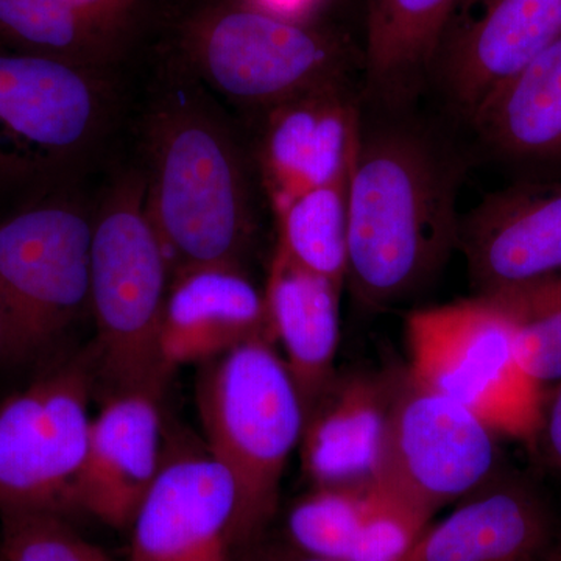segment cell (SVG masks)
<instances>
[{
    "label": "cell",
    "instance_id": "obj_12",
    "mask_svg": "<svg viewBox=\"0 0 561 561\" xmlns=\"http://www.w3.org/2000/svg\"><path fill=\"white\" fill-rule=\"evenodd\" d=\"M459 249L476 297L561 271V180L523 181L489 195L463 224Z\"/></svg>",
    "mask_w": 561,
    "mask_h": 561
},
{
    "label": "cell",
    "instance_id": "obj_19",
    "mask_svg": "<svg viewBox=\"0 0 561 561\" xmlns=\"http://www.w3.org/2000/svg\"><path fill=\"white\" fill-rule=\"evenodd\" d=\"M424 530L376 489H313L290 508L286 541L335 561H398Z\"/></svg>",
    "mask_w": 561,
    "mask_h": 561
},
{
    "label": "cell",
    "instance_id": "obj_9",
    "mask_svg": "<svg viewBox=\"0 0 561 561\" xmlns=\"http://www.w3.org/2000/svg\"><path fill=\"white\" fill-rule=\"evenodd\" d=\"M497 434L467 408L401 370L376 489L420 526L501 472Z\"/></svg>",
    "mask_w": 561,
    "mask_h": 561
},
{
    "label": "cell",
    "instance_id": "obj_26",
    "mask_svg": "<svg viewBox=\"0 0 561 561\" xmlns=\"http://www.w3.org/2000/svg\"><path fill=\"white\" fill-rule=\"evenodd\" d=\"M0 561H116L51 512L0 515Z\"/></svg>",
    "mask_w": 561,
    "mask_h": 561
},
{
    "label": "cell",
    "instance_id": "obj_16",
    "mask_svg": "<svg viewBox=\"0 0 561 561\" xmlns=\"http://www.w3.org/2000/svg\"><path fill=\"white\" fill-rule=\"evenodd\" d=\"M400 373H337L305 413L302 470L316 489L376 485Z\"/></svg>",
    "mask_w": 561,
    "mask_h": 561
},
{
    "label": "cell",
    "instance_id": "obj_2",
    "mask_svg": "<svg viewBox=\"0 0 561 561\" xmlns=\"http://www.w3.org/2000/svg\"><path fill=\"white\" fill-rule=\"evenodd\" d=\"M160 87L146 119L144 179L172 278L192 268L242 267L256 224L241 150L190 70Z\"/></svg>",
    "mask_w": 561,
    "mask_h": 561
},
{
    "label": "cell",
    "instance_id": "obj_31",
    "mask_svg": "<svg viewBox=\"0 0 561 561\" xmlns=\"http://www.w3.org/2000/svg\"><path fill=\"white\" fill-rule=\"evenodd\" d=\"M546 561H561V537L557 538L556 545L552 546Z\"/></svg>",
    "mask_w": 561,
    "mask_h": 561
},
{
    "label": "cell",
    "instance_id": "obj_1",
    "mask_svg": "<svg viewBox=\"0 0 561 561\" xmlns=\"http://www.w3.org/2000/svg\"><path fill=\"white\" fill-rule=\"evenodd\" d=\"M456 162L412 128L360 135L348 191L354 298L389 308L423 290L459 249Z\"/></svg>",
    "mask_w": 561,
    "mask_h": 561
},
{
    "label": "cell",
    "instance_id": "obj_5",
    "mask_svg": "<svg viewBox=\"0 0 561 561\" xmlns=\"http://www.w3.org/2000/svg\"><path fill=\"white\" fill-rule=\"evenodd\" d=\"M186 69L230 101L268 110L302 92L348 83L353 50L337 33L236 2L184 24Z\"/></svg>",
    "mask_w": 561,
    "mask_h": 561
},
{
    "label": "cell",
    "instance_id": "obj_8",
    "mask_svg": "<svg viewBox=\"0 0 561 561\" xmlns=\"http://www.w3.org/2000/svg\"><path fill=\"white\" fill-rule=\"evenodd\" d=\"M409 373L451 398L497 435L531 442L545 389L519 367L515 332L485 297L420 309L408 317Z\"/></svg>",
    "mask_w": 561,
    "mask_h": 561
},
{
    "label": "cell",
    "instance_id": "obj_3",
    "mask_svg": "<svg viewBox=\"0 0 561 561\" xmlns=\"http://www.w3.org/2000/svg\"><path fill=\"white\" fill-rule=\"evenodd\" d=\"M197 401L206 448L238 486L242 553L264 537L278 507L280 479L305 426L300 393L273 342L256 337L209 360Z\"/></svg>",
    "mask_w": 561,
    "mask_h": 561
},
{
    "label": "cell",
    "instance_id": "obj_28",
    "mask_svg": "<svg viewBox=\"0 0 561 561\" xmlns=\"http://www.w3.org/2000/svg\"><path fill=\"white\" fill-rule=\"evenodd\" d=\"M545 463L561 478V381L553 389H545L540 419L531 437Z\"/></svg>",
    "mask_w": 561,
    "mask_h": 561
},
{
    "label": "cell",
    "instance_id": "obj_21",
    "mask_svg": "<svg viewBox=\"0 0 561 561\" xmlns=\"http://www.w3.org/2000/svg\"><path fill=\"white\" fill-rule=\"evenodd\" d=\"M470 119L501 157L560 162L561 39L491 91Z\"/></svg>",
    "mask_w": 561,
    "mask_h": 561
},
{
    "label": "cell",
    "instance_id": "obj_22",
    "mask_svg": "<svg viewBox=\"0 0 561 561\" xmlns=\"http://www.w3.org/2000/svg\"><path fill=\"white\" fill-rule=\"evenodd\" d=\"M463 0H370L362 65L368 88L401 101L440 54Z\"/></svg>",
    "mask_w": 561,
    "mask_h": 561
},
{
    "label": "cell",
    "instance_id": "obj_6",
    "mask_svg": "<svg viewBox=\"0 0 561 561\" xmlns=\"http://www.w3.org/2000/svg\"><path fill=\"white\" fill-rule=\"evenodd\" d=\"M91 241L92 213L73 201L0 224V359H35L90 309Z\"/></svg>",
    "mask_w": 561,
    "mask_h": 561
},
{
    "label": "cell",
    "instance_id": "obj_29",
    "mask_svg": "<svg viewBox=\"0 0 561 561\" xmlns=\"http://www.w3.org/2000/svg\"><path fill=\"white\" fill-rule=\"evenodd\" d=\"M239 561H335L300 551L286 540H265L251 545L239 556Z\"/></svg>",
    "mask_w": 561,
    "mask_h": 561
},
{
    "label": "cell",
    "instance_id": "obj_13",
    "mask_svg": "<svg viewBox=\"0 0 561 561\" xmlns=\"http://www.w3.org/2000/svg\"><path fill=\"white\" fill-rule=\"evenodd\" d=\"M561 39V0H463L440 54L442 79L461 113Z\"/></svg>",
    "mask_w": 561,
    "mask_h": 561
},
{
    "label": "cell",
    "instance_id": "obj_10",
    "mask_svg": "<svg viewBox=\"0 0 561 561\" xmlns=\"http://www.w3.org/2000/svg\"><path fill=\"white\" fill-rule=\"evenodd\" d=\"M91 389L88 364L70 360L0 404V515H68L90 438Z\"/></svg>",
    "mask_w": 561,
    "mask_h": 561
},
{
    "label": "cell",
    "instance_id": "obj_4",
    "mask_svg": "<svg viewBox=\"0 0 561 561\" xmlns=\"http://www.w3.org/2000/svg\"><path fill=\"white\" fill-rule=\"evenodd\" d=\"M168 254L151 224L146 179L122 176L92 213L90 311L98 356L114 393L161 397L172 371L162 359V313L171 287Z\"/></svg>",
    "mask_w": 561,
    "mask_h": 561
},
{
    "label": "cell",
    "instance_id": "obj_23",
    "mask_svg": "<svg viewBox=\"0 0 561 561\" xmlns=\"http://www.w3.org/2000/svg\"><path fill=\"white\" fill-rule=\"evenodd\" d=\"M0 36L18 51L110 73L128 46L62 0H0Z\"/></svg>",
    "mask_w": 561,
    "mask_h": 561
},
{
    "label": "cell",
    "instance_id": "obj_27",
    "mask_svg": "<svg viewBox=\"0 0 561 561\" xmlns=\"http://www.w3.org/2000/svg\"><path fill=\"white\" fill-rule=\"evenodd\" d=\"M106 35L128 44L138 28L147 0H62Z\"/></svg>",
    "mask_w": 561,
    "mask_h": 561
},
{
    "label": "cell",
    "instance_id": "obj_14",
    "mask_svg": "<svg viewBox=\"0 0 561 561\" xmlns=\"http://www.w3.org/2000/svg\"><path fill=\"white\" fill-rule=\"evenodd\" d=\"M160 400L149 391L110 398L92 420L69 512H84L114 529H130L164 459Z\"/></svg>",
    "mask_w": 561,
    "mask_h": 561
},
{
    "label": "cell",
    "instance_id": "obj_32",
    "mask_svg": "<svg viewBox=\"0 0 561 561\" xmlns=\"http://www.w3.org/2000/svg\"><path fill=\"white\" fill-rule=\"evenodd\" d=\"M0 339H2V324H0Z\"/></svg>",
    "mask_w": 561,
    "mask_h": 561
},
{
    "label": "cell",
    "instance_id": "obj_18",
    "mask_svg": "<svg viewBox=\"0 0 561 561\" xmlns=\"http://www.w3.org/2000/svg\"><path fill=\"white\" fill-rule=\"evenodd\" d=\"M256 337L272 341L265 295L242 267L214 265L173 276L160 337L169 370L217 359Z\"/></svg>",
    "mask_w": 561,
    "mask_h": 561
},
{
    "label": "cell",
    "instance_id": "obj_15",
    "mask_svg": "<svg viewBox=\"0 0 561 561\" xmlns=\"http://www.w3.org/2000/svg\"><path fill=\"white\" fill-rule=\"evenodd\" d=\"M346 87L328 84L265 110L261 168L275 210L353 168L362 130Z\"/></svg>",
    "mask_w": 561,
    "mask_h": 561
},
{
    "label": "cell",
    "instance_id": "obj_24",
    "mask_svg": "<svg viewBox=\"0 0 561 561\" xmlns=\"http://www.w3.org/2000/svg\"><path fill=\"white\" fill-rule=\"evenodd\" d=\"M350 175L302 192L275 210L280 253L339 287L348 267Z\"/></svg>",
    "mask_w": 561,
    "mask_h": 561
},
{
    "label": "cell",
    "instance_id": "obj_25",
    "mask_svg": "<svg viewBox=\"0 0 561 561\" xmlns=\"http://www.w3.org/2000/svg\"><path fill=\"white\" fill-rule=\"evenodd\" d=\"M485 298L511 320L522 370L542 389L560 382L561 271Z\"/></svg>",
    "mask_w": 561,
    "mask_h": 561
},
{
    "label": "cell",
    "instance_id": "obj_17",
    "mask_svg": "<svg viewBox=\"0 0 561 561\" xmlns=\"http://www.w3.org/2000/svg\"><path fill=\"white\" fill-rule=\"evenodd\" d=\"M557 538L540 493L522 478L497 472L421 531L398 561H546Z\"/></svg>",
    "mask_w": 561,
    "mask_h": 561
},
{
    "label": "cell",
    "instance_id": "obj_30",
    "mask_svg": "<svg viewBox=\"0 0 561 561\" xmlns=\"http://www.w3.org/2000/svg\"><path fill=\"white\" fill-rule=\"evenodd\" d=\"M243 3L295 21H312L313 11L323 0H241Z\"/></svg>",
    "mask_w": 561,
    "mask_h": 561
},
{
    "label": "cell",
    "instance_id": "obj_20",
    "mask_svg": "<svg viewBox=\"0 0 561 561\" xmlns=\"http://www.w3.org/2000/svg\"><path fill=\"white\" fill-rule=\"evenodd\" d=\"M341 290L276 250L264 291L268 330L286 353L284 362L305 413L337 375Z\"/></svg>",
    "mask_w": 561,
    "mask_h": 561
},
{
    "label": "cell",
    "instance_id": "obj_7",
    "mask_svg": "<svg viewBox=\"0 0 561 561\" xmlns=\"http://www.w3.org/2000/svg\"><path fill=\"white\" fill-rule=\"evenodd\" d=\"M110 72L0 51V183L39 184L76 171L113 121Z\"/></svg>",
    "mask_w": 561,
    "mask_h": 561
},
{
    "label": "cell",
    "instance_id": "obj_11",
    "mask_svg": "<svg viewBox=\"0 0 561 561\" xmlns=\"http://www.w3.org/2000/svg\"><path fill=\"white\" fill-rule=\"evenodd\" d=\"M238 486L205 449L164 451L133 519L128 561H239Z\"/></svg>",
    "mask_w": 561,
    "mask_h": 561
}]
</instances>
